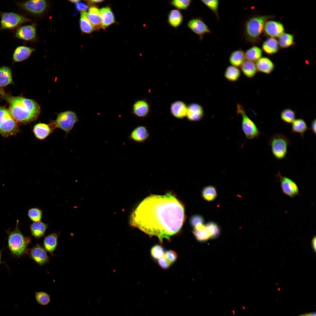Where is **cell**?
Returning a JSON list of instances; mask_svg holds the SVG:
<instances>
[{"instance_id":"1","label":"cell","mask_w":316,"mask_h":316,"mask_svg":"<svg viewBox=\"0 0 316 316\" xmlns=\"http://www.w3.org/2000/svg\"><path fill=\"white\" fill-rule=\"evenodd\" d=\"M185 219L184 206L171 192L151 195L144 199L132 215V224L162 243L181 228Z\"/></svg>"},{"instance_id":"2","label":"cell","mask_w":316,"mask_h":316,"mask_svg":"<svg viewBox=\"0 0 316 316\" xmlns=\"http://www.w3.org/2000/svg\"><path fill=\"white\" fill-rule=\"evenodd\" d=\"M2 99L8 103L9 111L17 121L28 123L36 120L40 112L39 104L33 99L21 96H15L6 93L0 88Z\"/></svg>"},{"instance_id":"3","label":"cell","mask_w":316,"mask_h":316,"mask_svg":"<svg viewBox=\"0 0 316 316\" xmlns=\"http://www.w3.org/2000/svg\"><path fill=\"white\" fill-rule=\"evenodd\" d=\"M272 17L271 16H258L248 19L244 27V35L246 40L253 44L258 42L265 23Z\"/></svg>"},{"instance_id":"4","label":"cell","mask_w":316,"mask_h":316,"mask_svg":"<svg viewBox=\"0 0 316 316\" xmlns=\"http://www.w3.org/2000/svg\"><path fill=\"white\" fill-rule=\"evenodd\" d=\"M15 229L9 234L8 246L11 254L16 257H20L27 253V247L30 243V237L25 236L18 227V221Z\"/></svg>"},{"instance_id":"5","label":"cell","mask_w":316,"mask_h":316,"mask_svg":"<svg viewBox=\"0 0 316 316\" xmlns=\"http://www.w3.org/2000/svg\"><path fill=\"white\" fill-rule=\"evenodd\" d=\"M272 153L277 160L284 159L287 155L288 146L291 144L288 138L282 133H275L268 140Z\"/></svg>"},{"instance_id":"6","label":"cell","mask_w":316,"mask_h":316,"mask_svg":"<svg viewBox=\"0 0 316 316\" xmlns=\"http://www.w3.org/2000/svg\"><path fill=\"white\" fill-rule=\"evenodd\" d=\"M17 121L14 119L8 110L0 107V134L8 137L16 135L18 131Z\"/></svg>"},{"instance_id":"7","label":"cell","mask_w":316,"mask_h":316,"mask_svg":"<svg viewBox=\"0 0 316 316\" xmlns=\"http://www.w3.org/2000/svg\"><path fill=\"white\" fill-rule=\"evenodd\" d=\"M0 30H13L31 20L21 14L14 12H0Z\"/></svg>"},{"instance_id":"8","label":"cell","mask_w":316,"mask_h":316,"mask_svg":"<svg viewBox=\"0 0 316 316\" xmlns=\"http://www.w3.org/2000/svg\"><path fill=\"white\" fill-rule=\"evenodd\" d=\"M78 121L76 114L69 110L59 114L56 120L49 123L54 129L58 128L64 131L66 135L72 130Z\"/></svg>"},{"instance_id":"9","label":"cell","mask_w":316,"mask_h":316,"mask_svg":"<svg viewBox=\"0 0 316 316\" xmlns=\"http://www.w3.org/2000/svg\"><path fill=\"white\" fill-rule=\"evenodd\" d=\"M237 112L242 116V128L246 138L251 140L259 137L261 133L255 123L246 114L243 107L239 104H237Z\"/></svg>"},{"instance_id":"10","label":"cell","mask_w":316,"mask_h":316,"mask_svg":"<svg viewBox=\"0 0 316 316\" xmlns=\"http://www.w3.org/2000/svg\"><path fill=\"white\" fill-rule=\"evenodd\" d=\"M16 4L22 10L33 15H40L46 11L48 6L47 1L43 0L17 2Z\"/></svg>"},{"instance_id":"11","label":"cell","mask_w":316,"mask_h":316,"mask_svg":"<svg viewBox=\"0 0 316 316\" xmlns=\"http://www.w3.org/2000/svg\"><path fill=\"white\" fill-rule=\"evenodd\" d=\"M276 176L279 178L281 192L284 194L291 198L300 195L298 187L294 181L282 176L279 171Z\"/></svg>"},{"instance_id":"12","label":"cell","mask_w":316,"mask_h":316,"mask_svg":"<svg viewBox=\"0 0 316 316\" xmlns=\"http://www.w3.org/2000/svg\"><path fill=\"white\" fill-rule=\"evenodd\" d=\"M186 26L197 35L201 41L205 34L211 32L208 26L200 17L191 18L188 21Z\"/></svg>"},{"instance_id":"13","label":"cell","mask_w":316,"mask_h":316,"mask_svg":"<svg viewBox=\"0 0 316 316\" xmlns=\"http://www.w3.org/2000/svg\"><path fill=\"white\" fill-rule=\"evenodd\" d=\"M36 28L34 24L21 25L15 30L14 36L26 41H32L36 37Z\"/></svg>"},{"instance_id":"14","label":"cell","mask_w":316,"mask_h":316,"mask_svg":"<svg viewBox=\"0 0 316 316\" xmlns=\"http://www.w3.org/2000/svg\"><path fill=\"white\" fill-rule=\"evenodd\" d=\"M27 253L33 260L40 265H44L49 261L46 250L38 244L28 250Z\"/></svg>"},{"instance_id":"15","label":"cell","mask_w":316,"mask_h":316,"mask_svg":"<svg viewBox=\"0 0 316 316\" xmlns=\"http://www.w3.org/2000/svg\"><path fill=\"white\" fill-rule=\"evenodd\" d=\"M263 31L265 35L274 38L279 37L284 33V28L283 25L279 22L268 20L265 24Z\"/></svg>"},{"instance_id":"16","label":"cell","mask_w":316,"mask_h":316,"mask_svg":"<svg viewBox=\"0 0 316 316\" xmlns=\"http://www.w3.org/2000/svg\"><path fill=\"white\" fill-rule=\"evenodd\" d=\"M150 133L147 128L141 125L135 128L130 133L128 138L130 140L139 143H143L149 138Z\"/></svg>"},{"instance_id":"17","label":"cell","mask_w":316,"mask_h":316,"mask_svg":"<svg viewBox=\"0 0 316 316\" xmlns=\"http://www.w3.org/2000/svg\"><path fill=\"white\" fill-rule=\"evenodd\" d=\"M54 130L50 123L40 122L34 125L32 131L36 138L40 140H43L52 133Z\"/></svg>"},{"instance_id":"18","label":"cell","mask_w":316,"mask_h":316,"mask_svg":"<svg viewBox=\"0 0 316 316\" xmlns=\"http://www.w3.org/2000/svg\"><path fill=\"white\" fill-rule=\"evenodd\" d=\"M204 116V109L200 104L193 103L188 106L186 117L189 121L193 122L200 121Z\"/></svg>"},{"instance_id":"19","label":"cell","mask_w":316,"mask_h":316,"mask_svg":"<svg viewBox=\"0 0 316 316\" xmlns=\"http://www.w3.org/2000/svg\"><path fill=\"white\" fill-rule=\"evenodd\" d=\"M34 51L33 48L24 45L17 47L12 54L13 62H18L28 59Z\"/></svg>"},{"instance_id":"20","label":"cell","mask_w":316,"mask_h":316,"mask_svg":"<svg viewBox=\"0 0 316 316\" xmlns=\"http://www.w3.org/2000/svg\"><path fill=\"white\" fill-rule=\"evenodd\" d=\"M150 106L148 102L145 100H140L135 102L133 104L132 111L133 114L136 117L143 118L147 117L150 111Z\"/></svg>"},{"instance_id":"21","label":"cell","mask_w":316,"mask_h":316,"mask_svg":"<svg viewBox=\"0 0 316 316\" xmlns=\"http://www.w3.org/2000/svg\"><path fill=\"white\" fill-rule=\"evenodd\" d=\"M184 20V16L179 10L176 9L170 10L167 17V21L169 25L176 29L180 26Z\"/></svg>"},{"instance_id":"22","label":"cell","mask_w":316,"mask_h":316,"mask_svg":"<svg viewBox=\"0 0 316 316\" xmlns=\"http://www.w3.org/2000/svg\"><path fill=\"white\" fill-rule=\"evenodd\" d=\"M99 15L101 20L102 28L105 29L115 22L113 13L110 8L105 7L99 10Z\"/></svg>"},{"instance_id":"23","label":"cell","mask_w":316,"mask_h":316,"mask_svg":"<svg viewBox=\"0 0 316 316\" xmlns=\"http://www.w3.org/2000/svg\"><path fill=\"white\" fill-rule=\"evenodd\" d=\"M187 107L188 106L183 102L176 101L171 104V112L175 118L182 119L186 116Z\"/></svg>"},{"instance_id":"24","label":"cell","mask_w":316,"mask_h":316,"mask_svg":"<svg viewBox=\"0 0 316 316\" xmlns=\"http://www.w3.org/2000/svg\"><path fill=\"white\" fill-rule=\"evenodd\" d=\"M255 65L257 71L266 74L271 73L274 70L273 63L267 57H261L256 61Z\"/></svg>"},{"instance_id":"25","label":"cell","mask_w":316,"mask_h":316,"mask_svg":"<svg viewBox=\"0 0 316 316\" xmlns=\"http://www.w3.org/2000/svg\"><path fill=\"white\" fill-rule=\"evenodd\" d=\"M58 234L53 233L47 236L43 241L44 248L46 251L53 253L56 249L58 245Z\"/></svg>"},{"instance_id":"26","label":"cell","mask_w":316,"mask_h":316,"mask_svg":"<svg viewBox=\"0 0 316 316\" xmlns=\"http://www.w3.org/2000/svg\"><path fill=\"white\" fill-rule=\"evenodd\" d=\"M11 68L7 66L0 67V88L13 83Z\"/></svg>"},{"instance_id":"27","label":"cell","mask_w":316,"mask_h":316,"mask_svg":"<svg viewBox=\"0 0 316 316\" xmlns=\"http://www.w3.org/2000/svg\"><path fill=\"white\" fill-rule=\"evenodd\" d=\"M47 227V224L41 221L34 222L30 226L31 234L36 238H40L44 236Z\"/></svg>"},{"instance_id":"28","label":"cell","mask_w":316,"mask_h":316,"mask_svg":"<svg viewBox=\"0 0 316 316\" xmlns=\"http://www.w3.org/2000/svg\"><path fill=\"white\" fill-rule=\"evenodd\" d=\"M310 130L305 121L302 118L295 119L292 123L291 133H299L302 138L308 130Z\"/></svg>"},{"instance_id":"29","label":"cell","mask_w":316,"mask_h":316,"mask_svg":"<svg viewBox=\"0 0 316 316\" xmlns=\"http://www.w3.org/2000/svg\"><path fill=\"white\" fill-rule=\"evenodd\" d=\"M262 49L266 54L272 55L276 53L279 49L278 41L274 38L270 37L263 43Z\"/></svg>"},{"instance_id":"30","label":"cell","mask_w":316,"mask_h":316,"mask_svg":"<svg viewBox=\"0 0 316 316\" xmlns=\"http://www.w3.org/2000/svg\"><path fill=\"white\" fill-rule=\"evenodd\" d=\"M245 52L241 49H238L232 52L229 58L231 65L237 67H241L245 60Z\"/></svg>"},{"instance_id":"31","label":"cell","mask_w":316,"mask_h":316,"mask_svg":"<svg viewBox=\"0 0 316 316\" xmlns=\"http://www.w3.org/2000/svg\"><path fill=\"white\" fill-rule=\"evenodd\" d=\"M193 233L199 241H205L210 237L208 230L204 224H199L194 227Z\"/></svg>"},{"instance_id":"32","label":"cell","mask_w":316,"mask_h":316,"mask_svg":"<svg viewBox=\"0 0 316 316\" xmlns=\"http://www.w3.org/2000/svg\"><path fill=\"white\" fill-rule=\"evenodd\" d=\"M240 67L244 75L249 78L253 77L257 71L255 64L249 60H245Z\"/></svg>"},{"instance_id":"33","label":"cell","mask_w":316,"mask_h":316,"mask_svg":"<svg viewBox=\"0 0 316 316\" xmlns=\"http://www.w3.org/2000/svg\"><path fill=\"white\" fill-rule=\"evenodd\" d=\"M241 75L240 70L238 67L231 65L228 66L226 68L224 76L229 81L235 82L238 80Z\"/></svg>"},{"instance_id":"34","label":"cell","mask_w":316,"mask_h":316,"mask_svg":"<svg viewBox=\"0 0 316 316\" xmlns=\"http://www.w3.org/2000/svg\"><path fill=\"white\" fill-rule=\"evenodd\" d=\"M87 13L86 11L81 12L80 19V26L82 32L90 33L95 30L88 19Z\"/></svg>"},{"instance_id":"35","label":"cell","mask_w":316,"mask_h":316,"mask_svg":"<svg viewBox=\"0 0 316 316\" xmlns=\"http://www.w3.org/2000/svg\"><path fill=\"white\" fill-rule=\"evenodd\" d=\"M245 54L247 60L254 62L262 57V51L258 47L254 46L247 50Z\"/></svg>"},{"instance_id":"36","label":"cell","mask_w":316,"mask_h":316,"mask_svg":"<svg viewBox=\"0 0 316 316\" xmlns=\"http://www.w3.org/2000/svg\"><path fill=\"white\" fill-rule=\"evenodd\" d=\"M202 195L206 200L211 201L214 200L217 195V192L215 188L213 186L210 185L204 187L202 192Z\"/></svg>"},{"instance_id":"37","label":"cell","mask_w":316,"mask_h":316,"mask_svg":"<svg viewBox=\"0 0 316 316\" xmlns=\"http://www.w3.org/2000/svg\"><path fill=\"white\" fill-rule=\"evenodd\" d=\"M278 42L282 48H288L294 44V36L290 34L284 33L279 37Z\"/></svg>"},{"instance_id":"38","label":"cell","mask_w":316,"mask_h":316,"mask_svg":"<svg viewBox=\"0 0 316 316\" xmlns=\"http://www.w3.org/2000/svg\"><path fill=\"white\" fill-rule=\"evenodd\" d=\"M192 2L190 0H172L169 2L170 5L179 11L187 10Z\"/></svg>"},{"instance_id":"39","label":"cell","mask_w":316,"mask_h":316,"mask_svg":"<svg viewBox=\"0 0 316 316\" xmlns=\"http://www.w3.org/2000/svg\"><path fill=\"white\" fill-rule=\"evenodd\" d=\"M295 112L290 109H286L281 112V119L286 123H292L295 119Z\"/></svg>"},{"instance_id":"40","label":"cell","mask_w":316,"mask_h":316,"mask_svg":"<svg viewBox=\"0 0 316 316\" xmlns=\"http://www.w3.org/2000/svg\"><path fill=\"white\" fill-rule=\"evenodd\" d=\"M35 298L37 303L42 305H48L51 301L49 295L44 291H38L35 293Z\"/></svg>"},{"instance_id":"41","label":"cell","mask_w":316,"mask_h":316,"mask_svg":"<svg viewBox=\"0 0 316 316\" xmlns=\"http://www.w3.org/2000/svg\"><path fill=\"white\" fill-rule=\"evenodd\" d=\"M200 1L210 9L215 14L217 19H219L218 8L219 4L218 0H202Z\"/></svg>"},{"instance_id":"42","label":"cell","mask_w":316,"mask_h":316,"mask_svg":"<svg viewBox=\"0 0 316 316\" xmlns=\"http://www.w3.org/2000/svg\"><path fill=\"white\" fill-rule=\"evenodd\" d=\"M28 216L30 219L33 222L40 221L42 216V210L37 208H32L28 212Z\"/></svg>"},{"instance_id":"43","label":"cell","mask_w":316,"mask_h":316,"mask_svg":"<svg viewBox=\"0 0 316 316\" xmlns=\"http://www.w3.org/2000/svg\"><path fill=\"white\" fill-rule=\"evenodd\" d=\"M205 225L208 230L210 237L215 238L219 235L220 229L217 224L210 221L207 223Z\"/></svg>"},{"instance_id":"44","label":"cell","mask_w":316,"mask_h":316,"mask_svg":"<svg viewBox=\"0 0 316 316\" xmlns=\"http://www.w3.org/2000/svg\"><path fill=\"white\" fill-rule=\"evenodd\" d=\"M89 20L95 30L99 28L101 26V20L99 14L87 13Z\"/></svg>"},{"instance_id":"45","label":"cell","mask_w":316,"mask_h":316,"mask_svg":"<svg viewBox=\"0 0 316 316\" xmlns=\"http://www.w3.org/2000/svg\"><path fill=\"white\" fill-rule=\"evenodd\" d=\"M150 253L152 257L155 260L164 256L165 254L164 248L159 245H156L153 246L150 250Z\"/></svg>"},{"instance_id":"46","label":"cell","mask_w":316,"mask_h":316,"mask_svg":"<svg viewBox=\"0 0 316 316\" xmlns=\"http://www.w3.org/2000/svg\"><path fill=\"white\" fill-rule=\"evenodd\" d=\"M164 256L171 264L175 262L177 257L176 253L171 250L167 251L165 253Z\"/></svg>"},{"instance_id":"47","label":"cell","mask_w":316,"mask_h":316,"mask_svg":"<svg viewBox=\"0 0 316 316\" xmlns=\"http://www.w3.org/2000/svg\"><path fill=\"white\" fill-rule=\"evenodd\" d=\"M204 222L203 217L197 214L193 216L190 220V224L193 227L199 224H204Z\"/></svg>"},{"instance_id":"48","label":"cell","mask_w":316,"mask_h":316,"mask_svg":"<svg viewBox=\"0 0 316 316\" xmlns=\"http://www.w3.org/2000/svg\"><path fill=\"white\" fill-rule=\"evenodd\" d=\"M158 263L159 266L164 269H168L171 264L164 256L159 259L158 260Z\"/></svg>"},{"instance_id":"49","label":"cell","mask_w":316,"mask_h":316,"mask_svg":"<svg viewBox=\"0 0 316 316\" xmlns=\"http://www.w3.org/2000/svg\"><path fill=\"white\" fill-rule=\"evenodd\" d=\"M75 5L76 9L81 12L86 11L88 8V7L86 4L80 1L75 3Z\"/></svg>"},{"instance_id":"50","label":"cell","mask_w":316,"mask_h":316,"mask_svg":"<svg viewBox=\"0 0 316 316\" xmlns=\"http://www.w3.org/2000/svg\"><path fill=\"white\" fill-rule=\"evenodd\" d=\"M311 129L312 133L316 134V119H315L312 122L311 124Z\"/></svg>"},{"instance_id":"51","label":"cell","mask_w":316,"mask_h":316,"mask_svg":"<svg viewBox=\"0 0 316 316\" xmlns=\"http://www.w3.org/2000/svg\"><path fill=\"white\" fill-rule=\"evenodd\" d=\"M316 237L315 236H314L312 238V240L311 243L312 247L314 251L316 250Z\"/></svg>"},{"instance_id":"52","label":"cell","mask_w":316,"mask_h":316,"mask_svg":"<svg viewBox=\"0 0 316 316\" xmlns=\"http://www.w3.org/2000/svg\"><path fill=\"white\" fill-rule=\"evenodd\" d=\"M103 0H88L87 1V2L89 4H91L95 3H101L103 2Z\"/></svg>"},{"instance_id":"53","label":"cell","mask_w":316,"mask_h":316,"mask_svg":"<svg viewBox=\"0 0 316 316\" xmlns=\"http://www.w3.org/2000/svg\"><path fill=\"white\" fill-rule=\"evenodd\" d=\"M305 316H316L315 312L309 314L305 315Z\"/></svg>"},{"instance_id":"54","label":"cell","mask_w":316,"mask_h":316,"mask_svg":"<svg viewBox=\"0 0 316 316\" xmlns=\"http://www.w3.org/2000/svg\"><path fill=\"white\" fill-rule=\"evenodd\" d=\"M79 0H70L69 1L71 3H76Z\"/></svg>"},{"instance_id":"55","label":"cell","mask_w":316,"mask_h":316,"mask_svg":"<svg viewBox=\"0 0 316 316\" xmlns=\"http://www.w3.org/2000/svg\"><path fill=\"white\" fill-rule=\"evenodd\" d=\"M2 263V262L1 261V253L0 252V264Z\"/></svg>"},{"instance_id":"56","label":"cell","mask_w":316,"mask_h":316,"mask_svg":"<svg viewBox=\"0 0 316 316\" xmlns=\"http://www.w3.org/2000/svg\"><path fill=\"white\" fill-rule=\"evenodd\" d=\"M300 316H305V315H302Z\"/></svg>"}]
</instances>
